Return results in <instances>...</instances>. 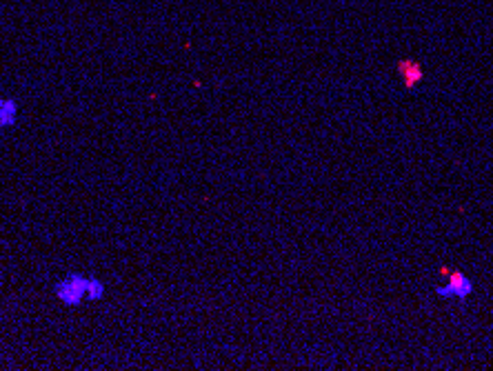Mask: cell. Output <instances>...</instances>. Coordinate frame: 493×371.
I'll return each instance as SVG.
<instances>
[{"label": "cell", "mask_w": 493, "mask_h": 371, "mask_svg": "<svg viewBox=\"0 0 493 371\" xmlns=\"http://www.w3.org/2000/svg\"><path fill=\"white\" fill-rule=\"evenodd\" d=\"M89 276L87 274H67L54 285V295L65 307H80L87 303Z\"/></svg>", "instance_id": "6da1fadb"}, {"label": "cell", "mask_w": 493, "mask_h": 371, "mask_svg": "<svg viewBox=\"0 0 493 371\" xmlns=\"http://www.w3.org/2000/svg\"><path fill=\"white\" fill-rule=\"evenodd\" d=\"M442 271L449 276V280L447 285L435 287V295L442 300H460V303H464L473 291V282L469 280V276L462 271H449V269H442Z\"/></svg>", "instance_id": "7a4b0ae2"}, {"label": "cell", "mask_w": 493, "mask_h": 371, "mask_svg": "<svg viewBox=\"0 0 493 371\" xmlns=\"http://www.w3.org/2000/svg\"><path fill=\"white\" fill-rule=\"evenodd\" d=\"M398 73H400V78H402V83L407 89H413V87L425 78V69H422V65H418V62H413V60H400L398 62Z\"/></svg>", "instance_id": "3957f363"}, {"label": "cell", "mask_w": 493, "mask_h": 371, "mask_svg": "<svg viewBox=\"0 0 493 371\" xmlns=\"http://www.w3.org/2000/svg\"><path fill=\"white\" fill-rule=\"evenodd\" d=\"M18 122V103L14 98H0V127L7 129Z\"/></svg>", "instance_id": "277c9868"}, {"label": "cell", "mask_w": 493, "mask_h": 371, "mask_svg": "<svg viewBox=\"0 0 493 371\" xmlns=\"http://www.w3.org/2000/svg\"><path fill=\"white\" fill-rule=\"evenodd\" d=\"M107 293V285L96 276H89V289H87V303H98Z\"/></svg>", "instance_id": "5b68a950"}]
</instances>
